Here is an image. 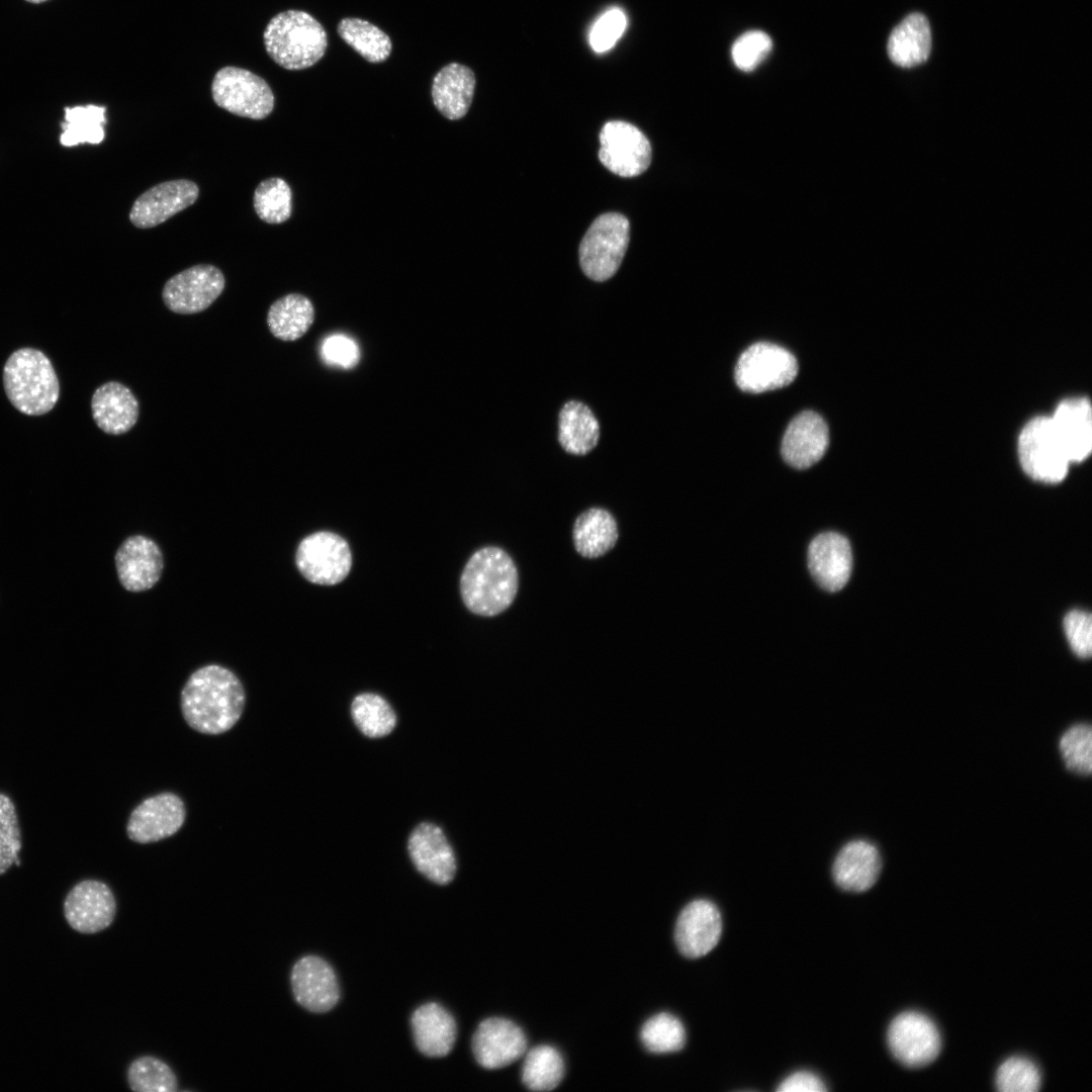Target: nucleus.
I'll use <instances>...</instances> for the list:
<instances>
[{"mask_svg": "<svg viewBox=\"0 0 1092 1092\" xmlns=\"http://www.w3.org/2000/svg\"><path fill=\"white\" fill-rule=\"evenodd\" d=\"M290 984L297 1004L310 1012L330 1011L340 999L339 984L333 968L317 956H304L294 964Z\"/></svg>", "mask_w": 1092, "mask_h": 1092, "instance_id": "16", "label": "nucleus"}, {"mask_svg": "<svg viewBox=\"0 0 1092 1092\" xmlns=\"http://www.w3.org/2000/svg\"><path fill=\"white\" fill-rule=\"evenodd\" d=\"M1018 455L1025 473L1045 483L1062 481L1071 463L1050 417H1036L1023 427L1018 438Z\"/></svg>", "mask_w": 1092, "mask_h": 1092, "instance_id": "7", "label": "nucleus"}, {"mask_svg": "<svg viewBox=\"0 0 1092 1092\" xmlns=\"http://www.w3.org/2000/svg\"><path fill=\"white\" fill-rule=\"evenodd\" d=\"M518 587L519 575L514 560L495 546L475 551L460 578L464 605L470 612L485 617L506 611L513 604Z\"/></svg>", "mask_w": 1092, "mask_h": 1092, "instance_id": "2", "label": "nucleus"}, {"mask_svg": "<svg viewBox=\"0 0 1092 1092\" xmlns=\"http://www.w3.org/2000/svg\"><path fill=\"white\" fill-rule=\"evenodd\" d=\"M779 1092H821L826 1091L823 1081L815 1074L808 1071L796 1072L784 1079L779 1087Z\"/></svg>", "mask_w": 1092, "mask_h": 1092, "instance_id": "46", "label": "nucleus"}, {"mask_svg": "<svg viewBox=\"0 0 1092 1092\" xmlns=\"http://www.w3.org/2000/svg\"><path fill=\"white\" fill-rule=\"evenodd\" d=\"M25 1L29 2V3H32V4H40V3H43V2H46L48 0H25Z\"/></svg>", "mask_w": 1092, "mask_h": 1092, "instance_id": "47", "label": "nucleus"}, {"mask_svg": "<svg viewBox=\"0 0 1092 1092\" xmlns=\"http://www.w3.org/2000/svg\"><path fill=\"white\" fill-rule=\"evenodd\" d=\"M931 32L928 20L921 13L906 16L891 32L888 55L903 68L924 63L930 54Z\"/></svg>", "mask_w": 1092, "mask_h": 1092, "instance_id": "28", "label": "nucleus"}, {"mask_svg": "<svg viewBox=\"0 0 1092 1092\" xmlns=\"http://www.w3.org/2000/svg\"><path fill=\"white\" fill-rule=\"evenodd\" d=\"M22 841L16 806L7 794L0 792V875L20 858Z\"/></svg>", "mask_w": 1092, "mask_h": 1092, "instance_id": "40", "label": "nucleus"}, {"mask_svg": "<svg viewBox=\"0 0 1092 1092\" xmlns=\"http://www.w3.org/2000/svg\"><path fill=\"white\" fill-rule=\"evenodd\" d=\"M882 869L879 849L868 840L857 839L846 843L837 853L832 877L842 890L860 893L871 889Z\"/></svg>", "mask_w": 1092, "mask_h": 1092, "instance_id": "23", "label": "nucleus"}, {"mask_svg": "<svg viewBox=\"0 0 1092 1092\" xmlns=\"http://www.w3.org/2000/svg\"><path fill=\"white\" fill-rule=\"evenodd\" d=\"M222 272L209 264H198L172 276L165 283L162 298L173 312L192 314L205 310L221 294Z\"/></svg>", "mask_w": 1092, "mask_h": 1092, "instance_id": "12", "label": "nucleus"}, {"mask_svg": "<svg viewBox=\"0 0 1092 1092\" xmlns=\"http://www.w3.org/2000/svg\"><path fill=\"white\" fill-rule=\"evenodd\" d=\"M995 1083L1001 1092H1034L1040 1087L1041 1076L1034 1063L1013 1057L1000 1065Z\"/></svg>", "mask_w": 1092, "mask_h": 1092, "instance_id": "41", "label": "nucleus"}, {"mask_svg": "<svg viewBox=\"0 0 1092 1092\" xmlns=\"http://www.w3.org/2000/svg\"><path fill=\"white\" fill-rule=\"evenodd\" d=\"M253 205L261 220L272 224L282 223L291 216V189L282 178L265 179L255 189Z\"/></svg>", "mask_w": 1092, "mask_h": 1092, "instance_id": "37", "label": "nucleus"}, {"mask_svg": "<svg viewBox=\"0 0 1092 1092\" xmlns=\"http://www.w3.org/2000/svg\"><path fill=\"white\" fill-rule=\"evenodd\" d=\"M3 385L11 404L24 415H44L59 399L55 369L37 349L21 348L8 357L3 368Z\"/></svg>", "mask_w": 1092, "mask_h": 1092, "instance_id": "4", "label": "nucleus"}, {"mask_svg": "<svg viewBox=\"0 0 1092 1092\" xmlns=\"http://www.w3.org/2000/svg\"><path fill=\"white\" fill-rule=\"evenodd\" d=\"M92 417L97 427L109 435L127 433L139 419V401L131 390L117 381L106 382L91 398Z\"/></svg>", "mask_w": 1092, "mask_h": 1092, "instance_id": "25", "label": "nucleus"}, {"mask_svg": "<svg viewBox=\"0 0 1092 1092\" xmlns=\"http://www.w3.org/2000/svg\"><path fill=\"white\" fill-rule=\"evenodd\" d=\"M185 819L182 799L174 793L164 792L145 799L131 811L126 833L138 843L156 842L177 833Z\"/></svg>", "mask_w": 1092, "mask_h": 1092, "instance_id": "13", "label": "nucleus"}, {"mask_svg": "<svg viewBox=\"0 0 1092 1092\" xmlns=\"http://www.w3.org/2000/svg\"><path fill=\"white\" fill-rule=\"evenodd\" d=\"M771 38L761 30H750L740 35L731 48L734 65L743 72H751L768 56Z\"/></svg>", "mask_w": 1092, "mask_h": 1092, "instance_id": "42", "label": "nucleus"}, {"mask_svg": "<svg viewBox=\"0 0 1092 1092\" xmlns=\"http://www.w3.org/2000/svg\"><path fill=\"white\" fill-rule=\"evenodd\" d=\"M798 372L795 356L785 348L758 342L748 347L735 367L738 387L750 393H760L790 384Z\"/></svg>", "mask_w": 1092, "mask_h": 1092, "instance_id": "8", "label": "nucleus"}, {"mask_svg": "<svg viewBox=\"0 0 1092 1092\" xmlns=\"http://www.w3.org/2000/svg\"><path fill=\"white\" fill-rule=\"evenodd\" d=\"M198 195L199 188L191 180L177 179L159 183L134 200L129 211V220L139 229L157 226L194 204Z\"/></svg>", "mask_w": 1092, "mask_h": 1092, "instance_id": "15", "label": "nucleus"}, {"mask_svg": "<svg viewBox=\"0 0 1092 1092\" xmlns=\"http://www.w3.org/2000/svg\"><path fill=\"white\" fill-rule=\"evenodd\" d=\"M808 566L823 589L830 593L840 590L847 583L852 567L848 540L835 532L819 534L809 545Z\"/></svg>", "mask_w": 1092, "mask_h": 1092, "instance_id": "21", "label": "nucleus"}, {"mask_svg": "<svg viewBox=\"0 0 1092 1092\" xmlns=\"http://www.w3.org/2000/svg\"><path fill=\"white\" fill-rule=\"evenodd\" d=\"M828 443L829 432L824 419L815 412L805 411L787 427L781 453L792 467L806 469L823 457Z\"/></svg>", "mask_w": 1092, "mask_h": 1092, "instance_id": "22", "label": "nucleus"}, {"mask_svg": "<svg viewBox=\"0 0 1092 1092\" xmlns=\"http://www.w3.org/2000/svg\"><path fill=\"white\" fill-rule=\"evenodd\" d=\"M351 715L359 730L371 738L389 734L396 724L391 706L381 696L364 693L356 696L351 705Z\"/></svg>", "mask_w": 1092, "mask_h": 1092, "instance_id": "35", "label": "nucleus"}, {"mask_svg": "<svg viewBox=\"0 0 1092 1092\" xmlns=\"http://www.w3.org/2000/svg\"><path fill=\"white\" fill-rule=\"evenodd\" d=\"M1064 629L1074 653L1088 658L1092 653V620L1087 612L1074 610L1064 619Z\"/></svg>", "mask_w": 1092, "mask_h": 1092, "instance_id": "44", "label": "nucleus"}, {"mask_svg": "<svg viewBox=\"0 0 1092 1092\" xmlns=\"http://www.w3.org/2000/svg\"><path fill=\"white\" fill-rule=\"evenodd\" d=\"M1090 401L1085 397L1063 400L1051 418L1054 430L1070 462L1085 460L1092 450Z\"/></svg>", "mask_w": 1092, "mask_h": 1092, "instance_id": "24", "label": "nucleus"}, {"mask_svg": "<svg viewBox=\"0 0 1092 1092\" xmlns=\"http://www.w3.org/2000/svg\"><path fill=\"white\" fill-rule=\"evenodd\" d=\"M558 420V441L567 453L585 455L598 445L599 421L586 404L567 401L560 410Z\"/></svg>", "mask_w": 1092, "mask_h": 1092, "instance_id": "30", "label": "nucleus"}, {"mask_svg": "<svg viewBox=\"0 0 1092 1092\" xmlns=\"http://www.w3.org/2000/svg\"><path fill=\"white\" fill-rule=\"evenodd\" d=\"M471 1048L476 1062L485 1069L493 1070L519 1060L526 1053L527 1039L513 1021L491 1017L480 1022L473 1034Z\"/></svg>", "mask_w": 1092, "mask_h": 1092, "instance_id": "17", "label": "nucleus"}, {"mask_svg": "<svg viewBox=\"0 0 1092 1092\" xmlns=\"http://www.w3.org/2000/svg\"><path fill=\"white\" fill-rule=\"evenodd\" d=\"M322 351L327 362L344 368L355 366L359 359V350L356 343L342 335H335L326 339Z\"/></svg>", "mask_w": 1092, "mask_h": 1092, "instance_id": "45", "label": "nucleus"}, {"mask_svg": "<svg viewBox=\"0 0 1092 1092\" xmlns=\"http://www.w3.org/2000/svg\"><path fill=\"white\" fill-rule=\"evenodd\" d=\"M246 694L240 678L219 664H206L193 671L180 697L186 723L195 731L217 735L240 720Z\"/></svg>", "mask_w": 1092, "mask_h": 1092, "instance_id": "1", "label": "nucleus"}, {"mask_svg": "<svg viewBox=\"0 0 1092 1092\" xmlns=\"http://www.w3.org/2000/svg\"><path fill=\"white\" fill-rule=\"evenodd\" d=\"M314 321L312 302L299 293H289L269 307L267 324L271 334L285 342L296 341L309 330Z\"/></svg>", "mask_w": 1092, "mask_h": 1092, "instance_id": "31", "label": "nucleus"}, {"mask_svg": "<svg viewBox=\"0 0 1092 1092\" xmlns=\"http://www.w3.org/2000/svg\"><path fill=\"white\" fill-rule=\"evenodd\" d=\"M887 1042L893 1057L908 1068L929 1065L937 1058L941 1045L934 1022L916 1011L903 1012L892 1020Z\"/></svg>", "mask_w": 1092, "mask_h": 1092, "instance_id": "11", "label": "nucleus"}, {"mask_svg": "<svg viewBox=\"0 0 1092 1092\" xmlns=\"http://www.w3.org/2000/svg\"><path fill=\"white\" fill-rule=\"evenodd\" d=\"M563 1075V1059L553 1046L538 1045L526 1054L522 1067V1082L528 1089L553 1090L559 1085Z\"/></svg>", "mask_w": 1092, "mask_h": 1092, "instance_id": "34", "label": "nucleus"}, {"mask_svg": "<svg viewBox=\"0 0 1092 1092\" xmlns=\"http://www.w3.org/2000/svg\"><path fill=\"white\" fill-rule=\"evenodd\" d=\"M211 95L218 107L256 120L267 117L275 104L273 91L262 77L235 66L223 67L215 73Z\"/></svg>", "mask_w": 1092, "mask_h": 1092, "instance_id": "6", "label": "nucleus"}, {"mask_svg": "<svg viewBox=\"0 0 1092 1092\" xmlns=\"http://www.w3.org/2000/svg\"><path fill=\"white\" fill-rule=\"evenodd\" d=\"M105 106L88 104L65 108V120L60 142L65 147L79 144H100L104 140Z\"/></svg>", "mask_w": 1092, "mask_h": 1092, "instance_id": "33", "label": "nucleus"}, {"mask_svg": "<svg viewBox=\"0 0 1092 1092\" xmlns=\"http://www.w3.org/2000/svg\"><path fill=\"white\" fill-rule=\"evenodd\" d=\"M337 31L348 46L370 63H382L391 54L390 37L367 20L356 17L343 18L338 24Z\"/></svg>", "mask_w": 1092, "mask_h": 1092, "instance_id": "32", "label": "nucleus"}, {"mask_svg": "<svg viewBox=\"0 0 1092 1092\" xmlns=\"http://www.w3.org/2000/svg\"><path fill=\"white\" fill-rule=\"evenodd\" d=\"M407 849L416 869L430 881L447 885L454 879L455 855L439 826L419 824L410 835Z\"/></svg>", "mask_w": 1092, "mask_h": 1092, "instance_id": "20", "label": "nucleus"}, {"mask_svg": "<svg viewBox=\"0 0 1092 1092\" xmlns=\"http://www.w3.org/2000/svg\"><path fill=\"white\" fill-rule=\"evenodd\" d=\"M295 564L308 581L333 585L344 580L352 566V554L347 541L328 531L312 533L303 538L296 549Z\"/></svg>", "mask_w": 1092, "mask_h": 1092, "instance_id": "9", "label": "nucleus"}, {"mask_svg": "<svg viewBox=\"0 0 1092 1092\" xmlns=\"http://www.w3.org/2000/svg\"><path fill=\"white\" fill-rule=\"evenodd\" d=\"M115 568L121 585L139 593L153 587L160 579L164 559L159 545L145 535L127 537L115 553Z\"/></svg>", "mask_w": 1092, "mask_h": 1092, "instance_id": "18", "label": "nucleus"}, {"mask_svg": "<svg viewBox=\"0 0 1092 1092\" xmlns=\"http://www.w3.org/2000/svg\"><path fill=\"white\" fill-rule=\"evenodd\" d=\"M630 240V223L618 212L598 216L579 246V264L594 281H606L618 271Z\"/></svg>", "mask_w": 1092, "mask_h": 1092, "instance_id": "5", "label": "nucleus"}, {"mask_svg": "<svg viewBox=\"0 0 1092 1092\" xmlns=\"http://www.w3.org/2000/svg\"><path fill=\"white\" fill-rule=\"evenodd\" d=\"M627 24L624 12L618 8L606 11L589 32V44L597 53L610 50L623 34Z\"/></svg>", "mask_w": 1092, "mask_h": 1092, "instance_id": "43", "label": "nucleus"}, {"mask_svg": "<svg viewBox=\"0 0 1092 1092\" xmlns=\"http://www.w3.org/2000/svg\"><path fill=\"white\" fill-rule=\"evenodd\" d=\"M414 1040L419 1052L426 1057L441 1058L453 1049L456 1039V1022L453 1016L437 1003L420 1006L412 1016Z\"/></svg>", "mask_w": 1092, "mask_h": 1092, "instance_id": "27", "label": "nucleus"}, {"mask_svg": "<svg viewBox=\"0 0 1092 1092\" xmlns=\"http://www.w3.org/2000/svg\"><path fill=\"white\" fill-rule=\"evenodd\" d=\"M127 1083L136 1092H175L178 1080L172 1068L154 1056L134 1059L126 1072Z\"/></svg>", "mask_w": 1092, "mask_h": 1092, "instance_id": "36", "label": "nucleus"}, {"mask_svg": "<svg viewBox=\"0 0 1092 1092\" xmlns=\"http://www.w3.org/2000/svg\"><path fill=\"white\" fill-rule=\"evenodd\" d=\"M721 932L722 919L718 908L709 900L699 899L689 903L679 913L674 940L682 956L698 959L716 946Z\"/></svg>", "mask_w": 1092, "mask_h": 1092, "instance_id": "19", "label": "nucleus"}, {"mask_svg": "<svg viewBox=\"0 0 1092 1092\" xmlns=\"http://www.w3.org/2000/svg\"><path fill=\"white\" fill-rule=\"evenodd\" d=\"M474 89L473 71L465 65L451 63L435 75L431 93L439 112L450 120H457L467 113Z\"/></svg>", "mask_w": 1092, "mask_h": 1092, "instance_id": "26", "label": "nucleus"}, {"mask_svg": "<svg viewBox=\"0 0 1092 1092\" xmlns=\"http://www.w3.org/2000/svg\"><path fill=\"white\" fill-rule=\"evenodd\" d=\"M64 912L67 922L74 930L93 934L112 923L116 902L108 885L98 880H84L68 893Z\"/></svg>", "mask_w": 1092, "mask_h": 1092, "instance_id": "14", "label": "nucleus"}, {"mask_svg": "<svg viewBox=\"0 0 1092 1092\" xmlns=\"http://www.w3.org/2000/svg\"><path fill=\"white\" fill-rule=\"evenodd\" d=\"M1060 752L1066 767L1075 775L1088 777L1092 770V732L1087 723H1077L1061 736Z\"/></svg>", "mask_w": 1092, "mask_h": 1092, "instance_id": "39", "label": "nucleus"}, {"mask_svg": "<svg viewBox=\"0 0 1092 1092\" xmlns=\"http://www.w3.org/2000/svg\"><path fill=\"white\" fill-rule=\"evenodd\" d=\"M619 538L614 516L603 508H590L575 520L572 539L576 552L585 558H599L612 550Z\"/></svg>", "mask_w": 1092, "mask_h": 1092, "instance_id": "29", "label": "nucleus"}, {"mask_svg": "<svg viewBox=\"0 0 1092 1092\" xmlns=\"http://www.w3.org/2000/svg\"><path fill=\"white\" fill-rule=\"evenodd\" d=\"M600 144L601 163L618 176H639L651 163L652 151L647 136L629 122H606L600 132Z\"/></svg>", "mask_w": 1092, "mask_h": 1092, "instance_id": "10", "label": "nucleus"}, {"mask_svg": "<svg viewBox=\"0 0 1092 1092\" xmlns=\"http://www.w3.org/2000/svg\"><path fill=\"white\" fill-rule=\"evenodd\" d=\"M640 1039L650 1053L668 1054L684 1048L686 1030L677 1017L661 1012L645 1021L640 1030Z\"/></svg>", "mask_w": 1092, "mask_h": 1092, "instance_id": "38", "label": "nucleus"}, {"mask_svg": "<svg viewBox=\"0 0 1092 1092\" xmlns=\"http://www.w3.org/2000/svg\"><path fill=\"white\" fill-rule=\"evenodd\" d=\"M263 41L268 56L291 71L311 67L328 48L324 26L309 13L294 9L282 11L269 20Z\"/></svg>", "mask_w": 1092, "mask_h": 1092, "instance_id": "3", "label": "nucleus"}]
</instances>
